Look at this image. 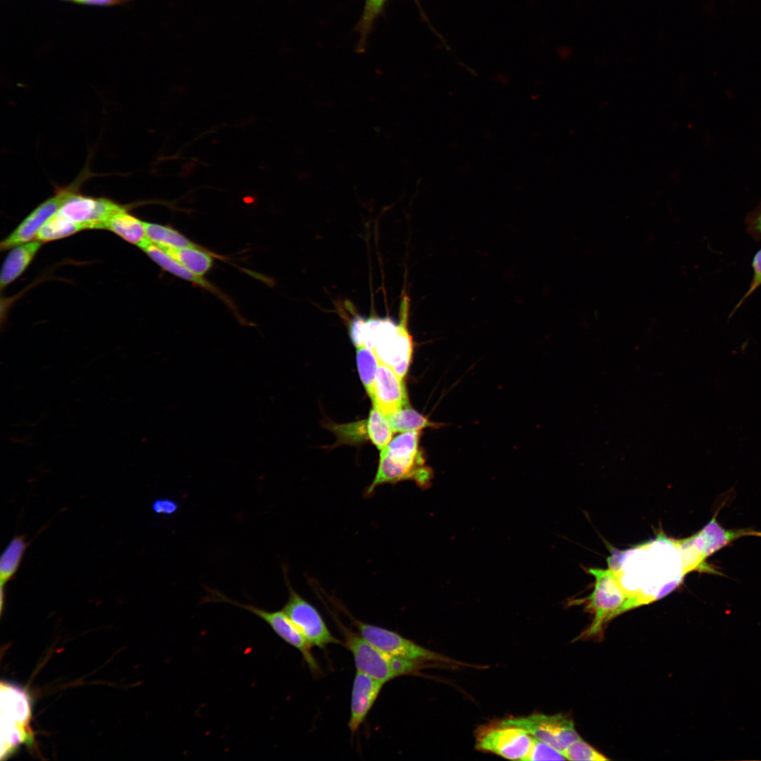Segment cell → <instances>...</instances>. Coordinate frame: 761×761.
<instances>
[{"mask_svg":"<svg viewBox=\"0 0 761 761\" xmlns=\"http://www.w3.org/2000/svg\"><path fill=\"white\" fill-rule=\"evenodd\" d=\"M617 557L631 562L610 564L631 566L614 570L619 581L637 579L632 597L626 603V611L650 603L673 590L687 574L682 560L679 540L659 536L638 547L618 552Z\"/></svg>","mask_w":761,"mask_h":761,"instance_id":"1","label":"cell"},{"mask_svg":"<svg viewBox=\"0 0 761 761\" xmlns=\"http://www.w3.org/2000/svg\"><path fill=\"white\" fill-rule=\"evenodd\" d=\"M410 301L407 295L402 297L400 319L389 316L354 315L349 321V334L354 346L371 349L379 361L392 368L404 378L409 367L413 340L409 331Z\"/></svg>","mask_w":761,"mask_h":761,"instance_id":"2","label":"cell"},{"mask_svg":"<svg viewBox=\"0 0 761 761\" xmlns=\"http://www.w3.org/2000/svg\"><path fill=\"white\" fill-rule=\"evenodd\" d=\"M421 431L401 433L380 451L377 471L366 490L370 496L384 484L412 481L426 488L433 478L432 470L426 465L423 451L419 447Z\"/></svg>","mask_w":761,"mask_h":761,"instance_id":"3","label":"cell"},{"mask_svg":"<svg viewBox=\"0 0 761 761\" xmlns=\"http://www.w3.org/2000/svg\"><path fill=\"white\" fill-rule=\"evenodd\" d=\"M344 645L352 653L357 671L364 673L384 683L400 676L414 674L423 663L388 655L379 650L359 633H354L338 622Z\"/></svg>","mask_w":761,"mask_h":761,"instance_id":"4","label":"cell"},{"mask_svg":"<svg viewBox=\"0 0 761 761\" xmlns=\"http://www.w3.org/2000/svg\"><path fill=\"white\" fill-rule=\"evenodd\" d=\"M30 700L21 688L1 684V757L10 755L23 743L32 741Z\"/></svg>","mask_w":761,"mask_h":761,"instance_id":"5","label":"cell"},{"mask_svg":"<svg viewBox=\"0 0 761 761\" xmlns=\"http://www.w3.org/2000/svg\"><path fill=\"white\" fill-rule=\"evenodd\" d=\"M595 578L592 593L587 598V608L594 614L593 621L586 634L598 633L603 624L624 612L629 597L622 588L616 572L612 569H589Z\"/></svg>","mask_w":761,"mask_h":761,"instance_id":"6","label":"cell"},{"mask_svg":"<svg viewBox=\"0 0 761 761\" xmlns=\"http://www.w3.org/2000/svg\"><path fill=\"white\" fill-rule=\"evenodd\" d=\"M283 571L288 599L282 610L311 647L324 648L330 644H340L342 642L331 633L318 610L292 588L287 569L283 567Z\"/></svg>","mask_w":761,"mask_h":761,"instance_id":"7","label":"cell"},{"mask_svg":"<svg viewBox=\"0 0 761 761\" xmlns=\"http://www.w3.org/2000/svg\"><path fill=\"white\" fill-rule=\"evenodd\" d=\"M208 591L206 602L230 603L254 614L264 620L279 638L299 651L311 672H319L318 664L311 652V646L282 610L268 611L251 604L235 601L216 590L208 588Z\"/></svg>","mask_w":761,"mask_h":761,"instance_id":"8","label":"cell"},{"mask_svg":"<svg viewBox=\"0 0 761 761\" xmlns=\"http://www.w3.org/2000/svg\"><path fill=\"white\" fill-rule=\"evenodd\" d=\"M532 738L524 729L498 721L478 728L476 748L506 759L523 760L530 749Z\"/></svg>","mask_w":761,"mask_h":761,"instance_id":"9","label":"cell"},{"mask_svg":"<svg viewBox=\"0 0 761 761\" xmlns=\"http://www.w3.org/2000/svg\"><path fill=\"white\" fill-rule=\"evenodd\" d=\"M500 722L524 729L531 736L547 743L561 753L580 737L573 721L562 714L534 713L527 717L507 718Z\"/></svg>","mask_w":761,"mask_h":761,"instance_id":"10","label":"cell"},{"mask_svg":"<svg viewBox=\"0 0 761 761\" xmlns=\"http://www.w3.org/2000/svg\"><path fill=\"white\" fill-rule=\"evenodd\" d=\"M358 633L383 652L400 658L425 662L445 657L389 629L363 622L349 615Z\"/></svg>","mask_w":761,"mask_h":761,"instance_id":"11","label":"cell"},{"mask_svg":"<svg viewBox=\"0 0 761 761\" xmlns=\"http://www.w3.org/2000/svg\"><path fill=\"white\" fill-rule=\"evenodd\" d=\"M124 207L104 198L73 193L58 212L85 229H106L109 221Z\"/></svg>","mask_w":761,"mask_h":761,"instance_id":"12","label":"cell"},{"mask_svg":"<svg viewBox=\"0 0 761 761\" xmlns=\"http://www.w3.org/2000/svg\"><path fill=\"white\" fill-rule=\"evenodd\" d=\"M371 401L373 407L378 409L384 416L409 407L404 378L380 361L376 376Z\"/></svg>","mask_w":761,"mask_h":761,"instance_id":"13","label":"cell"},{"mask_svg":"<svg viewBox=\"0 0 761 761\" xmlns=\"http://www.w3.org/2000/svg\"><path fill=\"white\" fill-rule=\"evenodd\" d=\"M717 512L700 531L685 538L686 543L703 562H706L708 557L741 537H761V531L751 528L725 529L717 521Z\"/></svg>","mask_w":761,"mask_h":761,"instance_id":"14","label":"cell"},{"mask_svg":"<svg viewBox=\"0 0 761 761\" xmlns=\"http://www.w3.org/2000/svg\"><path fill=\"white\" fill-rule=\"evenodd\" d=\"M74 193L69 189L61 190L35 208L0 244L1 250L32 241L40 228L56 214L66 200Z\"/></svg>","mask_w":761,"mask_h":761,"instance_id":"15","label":"cell"},{"mask_svg":"<svg viewBox=\"0 0 761 761\" xmlns=\"http://www.w3.org/2000/svg\"><path fill=\"white\" fill-rule=\"evenodd\" d=\"M385 683L357 671L354 678L348 723L352 734H355L366 718Z\"/></svg>","mask_w":761,"mask_h":761,"instance_id":"16","label":"cell"},{"mask_svg":"<svg viewBox=\"0 0 761 761\" xmlns=\"http://www.w3.org/2000/svg\"><path fill=\"white\" fill-rule=\"evenodd\" d=\"M140 247L151 260L166 271L180 278L195 283L221 296L219 291L215 288L214 285L203 279L202 277L198 276L190 271L161 247L148 240Z\"/></svg>","mask_w":761,"mask_h":761,"instance_id":"17","label":"cell"},{"mask_svg":"<svg viewBox=\"0 0 761 761\" xmlns=\"http://www.w3.org/2000/svg\"><path fill=\"white\" fill-rule=\"evenodd\" d=\"M41 245L42 242L37 240L11 248L1 268L0 278L1 289L13 282L25 271Z\"/></svg>","mask_w":761,"mask_h":761,"instance_id":"18","label":"cell"},{"mask_svg":"<svg viewBox=\"0 0 761 761\" xmlns=\"http://www.w3.org/2000/svg\"><path fill=\"white\" fill-rule=\"evenodd\" d=\"M106 229L139 247L148 240L144 222L128 213L125 209L118 212L109 221Z\"/></svg>","mask_w":761,"mask_h":761,"instance_id":"19","label":"cell"},{"mask_svg":"<svg viewBox=\"0 0 761 761\" xmlns=\"http://www.w3.org/2000/svg\"><path fill=\"white\" fill-rule=\"evenodd\" d=\"M25 536H15L3 552L0 559V586L4 588L18 571L28 546Z\"/></svg>","mask_w":761,"mask_h":761,"instance_id":"20","label":"cell"},{"mask_svg":"<svg viewBox=\"0 0 761 761\" xmlns=\"http://www.w3.org/2000/svg\"><path fill=\"white\" fill-rule=\"evenodd\" d=\"M164 249L190 271L198 276L202 277L205 275L213 266V258L211 254L197 245L176 249Z\"/></svg>","mask_w":761,"mask_h":761,"instance_id":"21","label":"cell"},{"mask_svg":"<svg viewBox=\"0 0 761 761\" xmlns=\"http://www.w3.org/2000/svg\"><path fill=\"white\" fill-rule=\"evenodd\" d=\"M144 228L148 240L164 249H176L197 246L170 226L144 222Z\"/></svg>","mask_w":761,"mask_h":761,"instance_id":"22","label":"cell"},{"mask_svg":"<svg viewBox=\"0 0 761 761\" xmlns=\"http://www.w3.org/2000/svg\"><path fill=\"white\" fill-rule=\"evenodd\" d=\"M385 417L394 433L421 431L425 428L440 426V424L431 421L410 406Z\"/></svg>","mask_w":761,"mask_h":761,"instance_id":"23","label":"cell"},{"mask_svg":"<svg viewBox=\"0 0 761 761\" xmlns=\"http://www.w3.org/2000/svg\"><path fill=\"white\" fill-rule=\"evenodd\" d=\"M82 230L80 225L68 219L58 211L40 228L36 240L47 242L70 236Z\"/></svg>","mask_w":761,"mask_h":761,"instance_id":"24","label":"cell"},{"mask_svg":"<svg viewBox=\"0 0 761 761\" xmlns=\"http://www.w3.org/2000/svg\"><path fill=\"white\" fill-rule=\"evenodd\" d=\"M359 374L365 390L372 400L379 360L375 353L364 345L356 346Z\"/></svg>","mask_w":761,"mask_h":761,"instance_id":"25","label":"cell"},{"mask_svg":"<svg viewBox=\"0 0 761 761\" xmlns=\"http://www.w3.org/2000/svg\"><path fill=\"white\" fill-rule=\"evenodd\" d=\"M366 431L368 438L380 451L389 444L394 433L385 417L374 407L366 421Z\"/></svg>","mask_w":761,"mask_h":761,"instance_id":"26","label":"cell"},{"mask_svg":"<svg viewBox=\"0 0 761 761\" xmlns=\"http://www.w3.org/2000/svg\"><path fill=\"white\" fill-rule=\"evenodd\" d=\"M386 1L387 0H365L363 12L357 26V31L360 36L358 44L359 50H363L366 44L373 24L382 13Z\"/></svg>","mask_w":761,"mask_h":761,"instance_id":"27","label":"cell"},{"mask_svg":"<svg viewBox=\"0 0 761 761\" xmlns=\"http://www.w3.org/2000/svg\"><path fill=\"white\" fill-rule=\"evenodd\" d=\"M562 754L568 760L602 761L608 760L580 737L572 742Z\"/></svg>","mask_w":761,"mask_h":761,"instance_id":"28","label":"cell"},{"mask_svg":"<svg viewBox=\"0 0 761 761\" xmlns=\"http://www.w3.org/2000/svg\"><path fill=\"white\" fill-rule=\"evenodd\" d=\"M564 756L547 743L534 737L528 754L523 760H565Z\"/></svg>","mask_w":761,"mask_h":761,"instance_id":"29","label":"cell"},{"mask_svg":"<svg viewBox=\"0 0 761 761\" xmlns=\"http://www.w3.org/2000/svg\"><path fill=\"white\" fill-rule=\"evenodd\" d=\"M339 436L344 440H361L368 438L366 431V421L348 425H342L335 428Z\"/></svg>","mask_w":761,"mask_h":761,"instance_id":"30","label":"cell"},{"mask_svg":"<svg viewBox=\"0 0 761 761\" xmlns=\"http://www.w3.org/2000/svg\"><path fill=\"white\" fill-rule=\"evenodd\" d=\"M752 266L753 269V276L751 283L748 291L737 304L736 308H738L744 300L750 296L754 291L761 285V249L755 254L752 262Z\"/></svg>","mask_w":761,"mask_h":761,"instance_id":"31","label":"cell"},{"mask_svg":"<svg viewBox=\"0 0 761 761\" xmlns=\"http://www.w3.org/2000/svg\"><path fill=\"white\" fill-rule=\"evenodd\" d=\"M178 507L177 502L168 498H158L152 504V509L157 514L172 515L178 511Z\"/></svg>","mask_w":761,"mask_h":761,"instance_id":"32","label":"cell"},{"mask_svg":"<svg viewBox=\"0 0 761 761\" xmlns=\"http://www.w3.org/2000/svg\"><path fill=\"white\" fill-rule=\"evenodd\" d=\"M753 228L758 233H761V212L753 221Z\"/></svg>","mask_w":761,"mask_h":761,"instance_id":"33","label":"cell"},{"mask_svg":"<svg viewBox=\"0 0 761 761\" xmlns=\"http://www.w3.org/2000/svg\"><path fill=\"white\" fill-rule=\"evenodd\" d=\"M88 4H109L113 3L114 0H78Z\"/></svg>","mask_w":761,"mask_h":761,"instance_id":"34","label":"cell"}]
</instances>
